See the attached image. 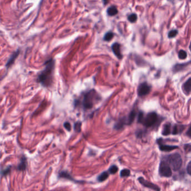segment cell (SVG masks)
<instances>
[{
    "label": "cell",
    "mask_w": 191,
    "mask_h": 191,
    "mask_svg": "<svg viewBox=\"0 0 191 191\" xmlns=\"http://www.w3.org/2000/svg\"><path fill=\"white\" fill-rule=\"evenodd\" d=\"M44 69L38 76V80L44 87H49L53 82V75L54 69V61L50 59L46 62Z\"/></svg>",
    "instance_id": "cell-1"
},
{
    "label": "cell",
    "mask_w": 191,
    "mask_h": 191,
    "mask_svg": "<svg viewBox=\"0 0 191 191\" xmlns=\"http://www.w3.org/2000/svg\"><path fill=\"white\" fill-rule=\"evenodd\" d=\"M100 96L96 91L91 90L84 95L82 101V105L85 110L91 109L96 103L100 100Z\"/></svg>",
    "instance_id": "cell-2"
},
{
    "label": "cell",
    "mask_w": 191,
    "mask_h": 191,
    "mask_svg": "<svg viewBox=\"0 0 191 191\" xmlns=\"http://www.w3.org/2000/svg\"><path fill=\"white\" fill-rule=\"evenodd\" d=\"M158 121V116L155 112H150L145 116L140 112L138 116V122L145 127H150L154 126Z\"/></svg>",
    "instance_id": "cell-3"
},
{
    "label": "cell",
    "mask_w": 191,
    "mask_h": 191,
    "mask_svg": "<svg viewBox=\"0 0 191 191\" xmlns=\"http://www.w3.org/2000/svg\"><path fill=\"white\" fill-rule=\"evenodd\" d=\"M167 160L170 167L175 171L179 170L182 167V159L181 156L178 153L169 155L168 157Z\"/></svg>",
    "instance_id": "cell-4"
},
{
    "label": "cell",
    "mask_w": 191,
    "mask_h": 191,
    "mask_svg": "<svg viewBox=\"0 0 191 191\" xmlns=\"http://www.w3.org/2000/svg\"><path fill=\"white\" fill-rule=\"evenodd\" d=\"M159 172L160 175L164 177H170L172 175V170L167 161L162 160L159 165Z\"/></svg>",
    "instance_id": "cell-5"
},
{
    "label": "cell",
    "mask_w": 191,
    "mask_h": 191,
    "mask_svg": "<svg viewBox=\"0 0 191 191\" xmlns=\"http://www.w3.org/2000/svg\"><path fill=\"white\" fill-rule=\"evenodd\" d=\"M151 87L147 83L144 82L141 83L138 88V94L140 97L147 95L149 94Z\"/></svg>",
    "instance_id": "cell-6"
},
{
    "label": "cell",
    "mask_w": 191,
    "mask_h": 191,
    "mask_svg": "<svg viewBox=\"0 0 191 191\" xmlns=\"http://www.w3.org/2000/svg\"><path fill=\"white\" fill-rule=\"evenodd\" d=\"M138 180L139 181V182L143 186H144V187H146L147 188H150V189L153 190L154 191H160V189H159V187L157 185H155V184H153V183H152L151 182H149L147 181L146 180L144 179V178H143V177H139L138 178Z\"/></svg>",
    "instance_id": "cell-7"
},
{
    "label": "cell",
    "mask_w": 191,
    "mask_h": 191,
    "mask_svg": "<svg viewBox=\"0 0 191 191\" xmlns=\"http://www.w3.org/2000/svg\"><path fill=\"white\" fill-rule=\"evenodd\" d=\"M112 49L115 55L120 59H122L123 55L121 53V45L117 43H114L112 46Z\"/></svg>",
    "instance_id": "cell-8"
},
{
    "label": "cell",
    "mask_w": 191,
    "mask_h": 191,
    "mask_svg": "<svg viewBox=\"0 0 191 191\" xmlns=\"http://www.w3.org/2000/svg\"><path fill=\"white\" fill-rule=\"evenodd\" d=\"M182 90L186 95H190L191 94V77L187 80L182 86Z\"/></svg>",
    "instance_id": "cell-9"
},
{
    "label": "cell",
    "mask_w": 191,
    "mask_h": 191,
    "mask_svg": "<svg viewBox=\"0 0 191 191\" xmlns=\"http://www.w3.org/2000/svg\"><path fill=\"white\" fill-rule=\"evenodd\" d=\"M158 143L159 144V149L160 150L163 151H171L175 149L178 148L177 146H171V145H163L161 142L158 140Z\"/></svg>",
    "instance_id": "cell-10"
},
{
    "label": "cell",
    "mask_w": 191,
    "mask_h": 191,
    "mask_svg": "<svg viewBox=\"0 0 191 191\" xmlns=\"http://www.w3.org/2000/svg\"><path fill=\"white\" fill-rule=\"evenodd\" d=\"M27 167V159L25 157L23 156L21 158V160L18 165H17V170L19 171H24Z\"/></svg>",
    "instance_id": "cell-11"
},
{
    "label": "cell",
    "mask_w": 191,
    "mask_h": 191,
    "mask_svg": "<svg viewBox=\"0 0 191 191\" xmlns=\"http://www.w3.org/2000/svg\"><path fill=\"white\" fill-rule=\"evenodd\" d=\"M19 53H20V51L19 50H17V51H16L15 53H14V54L12 55V56L10 57V58L8 61V62L6 64V67H10L14 63V62L15 61L16 58L17 57L18 55L19 54Z\"/></svg>",
    "instance_id": "cell-12"
},
{
    "label": "cell",
    "mask_w": 191,
    "mask_h": 191,
    "mask_svg": "<svg viewBox=\"0 0 191 191\" xmlns=\"http://www.w3.org/2000/svg\"><path fill=\"white\" fill-rule=\"evenodd\" d=\"M171 132V125L170 124H165L162 131V134L165 136H167L169 135Z\"/></svg>",
    "instance_id": "cell-13"
},
{
    "label": "cell",
    "mask_w": 191,
    "mask_h": 191,
    "mask_svg": "<svg viewBox=\"0 0 191 191\" xmlns=\"http://www.w3.org/2000/svg\"><path fill=\"white\" fill-rule=\"evenodd\" d=\"M135 116H136V112L134 110L131 112L129 115L128 116L127 120H126V124H131L134 120Z\"/></svg>",
    "instance_id": "cell-14"
},
{
    "label": "cell",
    "mask_w": 191,
    "mask_h": 191,
    "mask_svg": "<svg viewBox=\"0 0 191 191\" xmlns=\"http://www.w3.org/2000/svg\"><path fill=\"white\" fill-rule=\"evenodd\" d=\"M107 14L110 16H115L118 13V10L115 6H111L107 9Z\"/></svg>",
    "instance_id": "cell-15"
},
{
    "label": "cell",
    "mask_w": 191,
    "mask_h": 191,
    "mask_svg": "<svg viewBox=\"0 0 191 191\" xmlns=\"http://www.w3.org/2000/svg\"><path fill=\"white\" fill-rule=\"evenodd\" d=\"M11 165H9L7 167L2 169L0 172V173H1V175H2V177H6L7 175H9L10 172H11Z\"/></svg>",
    "instance_id": "cell-16"
},
{
    "label": "cell",
    "mask_w": 191,
    "mask_h": 191,
    "mask_svg": "<svg viewBox=\"0 0 191 191\" xmlns=\"http://www.w3.org/2000/svg\"><path fill=\"white\" fill-rule=\"evenodd\" d=\"M183 129H184V127L183 126L175 125V126L173 127V128L172 134L177 135V134L180 133L182 130H183Z\"/></svg>",
    "instance_id": "cell-17"
},
{
    "label": "cell",
    "mask_w": 191,
    "mask_h": 191,
    "mask_svg": "<svg viewBox=\"0 0 191 191\" xmlns=\"http://www.w3.org/2000/svg\"><path fill=\"white\" fill-rule=\"evenodd\" d=\"M109 173L107 172H103L102 173H101L100 175H99L98 177V180L99 182H103L104 180H106L108 177H109Z\"/></svg>",
    "instance_id": "cell-18"
},
{
    "label": "cell",
    "mask_w": 191,
    "mask_h": 191,
    "mask_svg": "<svg viewBox=\"0 0 191 191\" xmlns=\"http://www.w3.org/2000/svg\"><path fill=\"white\" fill-rule=\"evenodd\" d=\"M59 177L61 178H66L69 180H73L74 179L71 177V175H70L68 173L66 172H62L61 173H59Z\"/></svg>",
    "instance_id": "cell-19"
},
{
    "label": "cell",
    "mask_w": 191,
    "mask_h": 191,
    "mask_svg": "<svg viewBox=\"0 0 191 191\" xmlns=\"http://www.w3.org/2000/svg\"><path fill=\"white\" fill-rule=\"evenodd\" d=\"M187 57V53L183 50H181L179 51L178 53V57L180 59H185Z\"/></svg>",
    "instance_id": "cell-20"
},
{
    "label": "cell",
    "mask_w": 191,
    "mask_h": 191,
    "mask_svg": "<svg viewBox=\"0 0 191 191\" xmlns=\"http://www.w3.org/2000/svg\"><path fill=\"white\" fill-rule=\"evenodd\" d=\"M113 37V34L112 32H109L107 33L106 34V35H105L104 37V39L105 41H110L112 39Z\"/></svg>",
    "instance_id": "cell-21"
},
{
    "label": "cell",
    "mask_w": 191,
    "mask_h": 191,
    "mask_svg": "<svg viewBox=\"0 0 191 191\" xmlns=\"http://www.w3.org/2000/svg\"><path fill=\"white\" fill-rule=\"evenodd\" d=\"M130 175V170L127 169H123L120 172V176L121 177H128Z\"/></svg>",
    "instance_id": "cell-22"
},
{
    "label": "cell",
    "mask_w": 191,
    "mask_h": 191,
    "mask_svg": "<svg viewBox=\"0 0 191 191\" xmlns=\"http://www.w3.org/2000/svg\"><path fill=\"white\" fill-rule=\"evenodd\" d=\"M128 20L129 21H130L131 22H134L136 21L137 20V16L136 14H131L130 15H129L128 17Z\"/></svg>",
    "instance_id": "cell-23"
},
{
    "label": "cell",
    "mask_w": 191,
    "mask_h": 191,
    "mask_svg": "<svg viewBox=\"0 0 191 191\" xmlns=\"http://www.w3.org/2000/svg\"><path fill=\"white\" fill-rule=\"evenodd\" d=\"M117 171H118V168L116 165H112L109 169V171L110 174H115L117 172Z\"/></svg>",
    "instance_id": "cell-24"
},
{
    "label": "cell",
    "mask_w": 191,
    "mask_h": 191,
    "mask_svg": "<svg viewBox=\"0 0 191 191\" xmlns=\"http://www.w3.org/2000/svg\"><path fill=\"white\" fill-rule=\"evenodd\" d=\"M178 34V32L177 30H172L169 32L168 34V37L169 38H173L174 37H175V36L177 35Z\"/></svg>",
    "instance_id": "cell-25"
},
{
    "label": "cell",
    "mask_w": 191,
    "mask_h": 191,
    "mask_svg": "<svg viewBox=\"0 0 191 191\" xmlns=\"http://www.w3.org/2000/svg\"><path fill=\"white\" fill-rule=\"evenodd\" d=\"M81 125L82 124L80 122L76 123L74 125V130L77 132H80L81 130Z\"/></svg>",
    "instance_id": "cell-26"
},
{
    "label": "cell",
    "mask_w": 191,
    "mask_h": 191,
    "mask_svg": "<svg viewBox=\"0 0 191 191\" xmlns=\"http://www.w3.org/2000/svg\"><path fill=\"white\" fill-rule=\"evenodd\" d=\"M64 127L69 131H70L71 130V125L70 124V123H68V122H66L64 123Z\"/></svg>",
    "instance_id": "cell-27"
},
{
    "label": "cell",
    "mask_w": 191,
    "mask_h": 191,
    "mask_svg": "<svg viewBox=\"0 0 191 191\" xmlns=\"http://www.w3.org/2000/svg\"><path fill=\"white\" fill-rule=\"evenodd\" d=\"M187 172L190 175H191V161L188 163V164L187 165Z\"/></svg>",
    "instance_id": "cell-28"
},
{
    "label": "cell",
    "mask_w": 191,
    "mask_h": 191,
    "mask_svg": "<svg viewBox=\"0 0 191 191\" xmlns=\"http://www.w3.org/2000/svg\"><path fill=\"white\" fill-rule=\"evenodd\" d=\"M187 135L191 138V125L190 127H189V128L188 129L187 131Z\"/></svg>",
    "instance_id": "cell-29"
},
{
    "label": "cell",
    "mask_w": 191,
    "mask_h": 191,
    "mask_svg": "<svg viewBox=\"0 0 191 191\" xmlns=\"http://www.w3.org/2000/svg\"><path fill=\"white\" fill-rule=\"evenodd\" d=\"M107 2H108V0H104V3L105 5H106V3H107Z\"/></svg>",
    "instance_id": "cell-30"
},
{
    "label": "cell",
    "mask_w": 191,
    "mask_h": 191,
    "mask_svg": "<svg viewBox=\"0 0 191 191\" xmlns=\"http://www.w3.org/2000/svg\"><path fill=\"white\" fill-rule=\"evenodd\" d=\"M190 51H191V44H190Z\"/></svg>",
    "instance_id": "cell-31"
}]
</instances>
